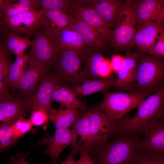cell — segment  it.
<instances>
[{
  "mask_svg": "<svg viewBox=\"0 0 164 164\" xmlns=\"http://www.w3.org/2000/svg\"><path fill=\"white\" fill-rule=\"evenodd\" d=\"M138 109L134 116L127 114L120 121L109 139L137 136L150 124L161 120L164 115V87L145 98Z\"/></svg>",
  "mask_w": 164,
  "mask_h": 164,
  "instance_id": "obj_1",
  "label": "cell"
},
{
  "mask_svg": "<svg viewBox=\"0 0 164 164\" xmlns=\"http://www.w3.org/2000/svg\"><path fill=\"white\" fill-rule=\"evenodd\" d=\"M111 142H96L88 152L97 164H131L140 141L137 136L117 137Z\"/></svg>",
  "mask_w": 164,
  "mask_h": 164,
  "instance_id": "obj_2",
  "label": "cell"
},
{
  "mask_svg": "<svg viewBox=\"0 0 164 164\" xmlns=\"http://www.w3.org/2000/svg\"><path fill=\"white\" fill-rule=\"evenodd\" d=\"M164 87V57L140 53L134 92L154 94Z\"/></svg>",
  "mask_w": 164,
  "mask_h": 164,
  "instance_id": "obj_3",
  "label": "cell"
},
{
  "mask_svg": "<svg viewBox=\"0 0 164 164\" xmlns=\"http://www.w3.org/2000/svg\"><path fill=\"white\" fill-rule=\"evenodd\" d=\"M149 96L137 92H105L102 101L93 107L111 119L120 121L130 111L138 108Z\"/></svg>",
  "mask_w": 164,
  "mask_h": 164,
  "instance_id": "obj_4",
  "label": "cell"
},
{
  "mask_svg": "<svg viewBox=\"0 0 164 164\" xmlns=\"http://www.w3.org/2000/svg\"><path fill=\"white\" fill-rule=\"evenodd\" d=\"M46 11H23L9 17H0L2 30L7 36L10 34L23 35L29 37L48 25Z\"/></svg>",
  "mask_w": 164,
  "mask_h": 164,
  "instance_id": "obj_5",
  "label": "cell"
},
{
  "mask_svg": "<svg viewBox=\"0 0 164 164\" xmlns=\"http://www.w3.org/2000/svg\"><path fill=\"white\" fill-rule=\"evenodd\" d=\"M53 64L52 73L62 86L68 87L79 84L89 80L82 72L81 57L72 50H66L56 54Z\"/></svg>",
  "mask_w": 164,
  "mask_h": 164,
  "instance_id": "obj_6",
  "label": "cell"
},
{
  "mask_svg": "<svg viewBox=\"0 0 164 164\" xmlns=\"http://www.w3.org/2000/svg\"><path fill=\"white\" fill-rule=\"evenodd\" d=\"M137 21L131 1L125 2L113 30L111 42L118 50H124L135 45L134 37Z\"/></svg>",
  "mask_w": 164,
  "mask_h": 164,
  "instance_id": "obj_7",
  "label": "cell"
},
{
  "mask_svg": "<svg viewBox=\"0 0 164 164\" xmlns=\"http://www.w3.org/2000/svg\"><path fill=\"white\" fill-rule=\"evenodd\" d=\"M69 10L94 29L106 43L111 42L113 30L92 7L82 1H72Z\"/></svg>",
  "mask_w": 164,
  "mask_h": 164,
  "instance_id": "obj_8",
  "label": "cell"
},
{
  "mask_svg": "<svg viewBox=\"0 0 164 164\" xmlns=\"http://www.w3.org/2000/svg\"><path fill=\"white\" fill-rule=\"evenodd\" d=\"M31 50L29 55L30 60L50 68L57 57L53 50L51 34L45 28L37 31L33 35Z\"/></svg>",
  "mask_w": 164,
  "mask_h": 164,
  "instance_id": "obj_9",
  "label": "cell"
},
{
  "mask_svg": "<svg viewBox=\"0 0 164 164\" xmlns=\"http://www.w3.org/2000/svg\"><path fill=\"white\" fill-rule=\"evenodd\" d=\"M90 131L95 143L108 141L120 121L114 120L93 107L87 112Z\"/></svg>",
  "mask_w": 164,
  "mask_h": 164,
  "instance_id": "obj_10",
  "label": "cell"
},
{
  "mask_svg": "<svg viewBox=\"0 0 164 164\" xmlns=\"http://www.w3.org/2000/svg\"><path fill=\"white\" fill-rule=\"evenodd\" d=\"M140 53L127 52L113 86L123 92H134L137 80V66Z\"/></svg>",
  "mask_w": 164,
  "mask_h": 164,
  "instance_id": "obj_11",
  "label": "cell"
},
{
  "mask_svg": "<svg viewBox=\"0 0 164 164\" xmlns=\"http://www.w3.org/2000/svg\"><path fill=\"white\" fill-rule=\"evenodd\" d=\"M30 66L23 74L15 91L18 97L26 98L31 96L37 88L38 84L49 73L50 68L30 60Z\"/></svg>",
  "mask_w": 164,
  "mask_h": 164,
  "instance_id": "obj_12",
  "label": "cell"
},
{
  "mask_svg": "<svg viewBox=\"0 0 164 164\" xmlns=\"http://www.w3.org/2000/svg\"><path fill=\"white\" fill-rule=\"evenodd\" d=\"M76 139V134L73 129L60 128L56 129L53 135L44 139L39 143L46 144L47 148L43 154L49 156L56 164L64 149L73 145Z\"/></svg>",
  "mask_w": 164,
  "mask_h": 164,
  "instance_id": "obj_13",
  "label": "cell"
},
{
  "mask_svg": "<svg viewBox=\"0 0 164 164\" xmlns=\"http://www.w3.org/2000/svg\"><path fill=\"white\" fill-rule=\"evenodd\" d=\"M59 84L57 78L52 73H48L42 79L35 94L24 98L25 101L32 110L33 108L44 107L48 109L51 107V101L56 86Z\"/></svg>",
  "mask_w": 164,
  "mask_h": 164,
  "instance_id": "obj_14",
  "label": "cell"
},
{
  "mask_svg": "<svg viewBox=\"0 0 164 164\" xmlns=\"http://www.w3.org/2000/svg\"><path fill=\"white\" fill-rule=\"evenodd\" d=\"M137 27L134 37L135 44L141 53L149 54L159 34L164 29V24L155 21L146 23Z\"/></svg>",
  "mask_w": 164,
  "mask_h": 164,
  "instance_id": "obj_15",
  "label": "cell"
},
{
  "mask_svg": "<svg viewBox=\"0 0 164 164\" xmlns=\"http://www.w3.org/2000/svg\"><path fill=\"white\" fill-rule=\"evenodd\" d=\"M53 49L56 54L69 50L81 56L88 47L81 36L72 29L51 36Z\"/></svg>",
  "mask_w": 164,
  "mask_h": 164,
  "instance_id": "obj_16",
  "label": "cell"
},
{
  "mask_svg": "<svg viewBox=\"0 0 164 164\" xmlns=\"http://www.w3.org/2000/svg\"><path fill=\"white\" fill-rule=\"evenodd\" d=\"M31 111L24 98L18 97L1 101L0 102V127L10 126L16 121L26 116Z\"/></svg>",
  "mask_w": 164,
  "mask_h": 164,
  "instance_id": "obj_17",
  "label": "cell"
},
{
  "mask_svg": "<svg viewBox=\"0 0 164 164\" xmlns=\"http://www.w3.org/2000/svg\"><path fill=\"white\" fill-rule=\"evenodd\" d=\"M144 138L139 142L138 151H164V121L160 120L150 124L145 129Z\"/></svg>",
  "mask_w": 164,
  "mask_h": 164,
  "instance_id": "obj_18",
  "label": "cell"
},
{
  "mask_svg": "<svg viewBox=\"0 0 164 164\" xmlns=\"http://www.w3.org/2000/svg\"><path fill=\"white\" fill-rule=\"evenodd\" d=\"M71 127L75 132L76 139L75 144L70 147L72 149L67 156H73L78 152L88 151L95 143L90 131L87 112L79 119Z\"/></svg>",
  "mask_w": 164,
  "mask_h": 164,
  "instance_id": "obj_19",
  "label": "cell"
},
{
  "mask_svg": "<svg viewBox=\"0 0 164 164\" xmlns=\"http://www.w3.org/2000/svg\"><path fill=\"white\" fill-rule=\"evenodd\" d=\"M137 21V27L143 24L156 21L164 5V0L131 1Z\"/></svg>",
  "mask_w": 164,
  "mask_h": 164,
  "instance_id": "obj_20",
  "label": "cell"
},
{
  "mask_svg": "<svg viewBox=\"0 0 164 164\" xmlns=\"http://www.w3.org/2000/svg\"><path fill=\"white\" fill-rule=\"evenodd\" d=\"M125 2L120 0H91L89 5L95 10L105 23L112 28L114 27Z\"/></svg>",
  "mask_w": 164,
  "mask_h": 164,
  "instance_id": "obj_21",
  "label": "cell"
},
{
  "mask_svg": "<svg viewBox=\"0 0 164 164\" xmlns=\"http://www.w3.org/2000/svg\"><path fill=\"white\" fill-rule=\"evenodd\" d=\"M48 112L49 118L56 129L69 128L85 114L83 111L62 104L57 110L51 106Z\"/></svg>",
  "mask_w": 164,
  "mask_h": 164,
  "instance_id": "obj_22",
  "label": "cell"
},
{
  "mask_svg": "<svg viewBox=\"0 0 164 164\" xmlns=\"http://www.w3.org/2000/svg\"><path fill=\"white\" fill-rule=\"evenodd\" d=\"M73 17L72 29L81 37L88 47L101 50L105 46V41L92 27L75 14L71 13Z\"/></svg>",
  "mask_w": 164,
  "mask_h": 164,
  "instance_id": "obj_23",
  "label": "cell"
},
{
  "mask_svg": "<svg viewBox=\"0 0 164 164\" xmlns=\"http://www.w3.org/2000/svg\"><path fill=\"white\" fill-rule=\"evenodd\" d=\"M46 11L48 25L45 28L51 36L72 29L74 20L71 13L63 10Z\"/></svg>",
  "mask_w": 164,
  "mask_h": 164,
  "instance_id": "obj_24",
  "label": "cell"
},
{
  "mask_svg": "<svg viewBox=\"0 0 164 164\" xmlns=\"http://www.w3.org/2000/svg\"><path fill=\"white\" fill-rule=\"evenodd\" d=\"M101 50L88 47L81 56L83 74L88 80L101 79L99 65L104 57Z\"/></svg>",
  "mask_w": 164,
  "mask_h": 164,
  "instance_id": "obj_25",
  "label": "cell"
},
{
  "mask_svg": "<svg viewBox=\"0 0 164 164\" xmlns=\"http://www.w3.org/2000/svg\"><path fill=\"white\" fill-rule=\"evenodd\" d=\"M116 79L111 76L107 78L90 80L69 88L79 98H81L95 93L104 91L113 87Z\"/></svg>",
  "mask_w": 164,
  "mask_h": 164,
  "instance_id": "obj_26",
  "label": "cell"
},
{
  "mask_svg": "<svg viewBox=\"0 0 164 164\" xmlns=\"http://www.w3.org/2000/svg\"><path fill=\"white\" fill-rule=\"evenodd\" d=\"M52 100L66 106L84 111L87 106L84 101L80 100L78 96L69 87L57 84L53 93Z\"/></svg>",
  "mask_w": 164,
  "mask_h": 164,
  "instance_id": "obj_27",
  "label": "cell"
},
{
  "mask_svg": "<svg viewBox=\"0 0 164 164\" xmlns=\"http://www.w3.org/2000/svg\"><path fill=\"white\" fill-rule=\"evenodd\" d=\"M0 17H9L23 11L36 10L39 3L37 0H20L14 3L11 0H0Z\"/></svg>",
  "mask_w": 164,
  "mask_h": 164,
  "instance_id": "obj_28",
  "label": "cell"
},
{
  "mask_svg": "<svg viewBox=\"0 0 164 164\" xmlns=\"http://www.w3.org/2000/svg\"><path fill=\"white\" fill-rule=\"evenodd\" d=\"M29 56L23 54L16 56L14 62L10 67L5 81L11 89L15 90L23 73V68L29 59Z\"/></svg>",
  "mask_w": 164,
  "mask_h": 164,
  "instance_id": "obj_29",
  "label": "cell"
},
{
  "mask_svg": "<svg viewBox=\"0 0 164 164\" xmlns=\"http://www.w3.org/2000/svg\"><path fill=\"white\" fill-rule=\"evenodd\" d=\"M131 164H164V151H138Z\"/></svg>",
  "mask_w": 164,
  "mask_h": 164,
  "instance_id": "obj_30",
  "label": "cell"
},
{
  "mask_svg": "<svg viewBox=\"0 0 164 164\" xmlns=\"http://www.w3.org/2000/svg\"><path fill=\"white\" fill-rule=\"evenodd\" d=\"M11 53L3 43L0 45V81L4 80L7 77L12 63Z\"/></svg>",
  "mask_w": 164,
  "mask_h": 164,
  "instance_id": "obj_31",
  "label": "cell"
},
{
  "mask_svg": "<svg viewBox=\"0 0 164 164\" xmlns=\"http://www.w3.org/2000/svg\"><path fill=\"white\" fill-rule=\"evenodd\" d=\"M33 126L30 119L20 118L10 126L13 138L17 140L29 131Z\"/></svg>",
  "mask_w": 164,
  "mask_h": 164,
  "instance_id": "obj_32",
  "label": "cell"
},
{
  "mask_svg": "<svg viewBox=\"0 0 164 164\" xmlns=\"http://www.w3.org/2000/svg\"><path fill=\"white\" fill-rule=\"evenodd\" d=\"M49 119L48 109L42 107L32 108L29 119L33 126L42 125L47 122Z\"/></svg>",
  "mask_w": 164,
  "mask_h": 164,
  "instance_id": "obj_33",
  "label": "cell"
},
{
  "mask_svg": "<svg viewBox=\"0 0 164 164\" xmlns=\"http://www.w3.org/2000/svg\"><path fill=\"white\" fill-rule=\"evenodd\" d=\"M72 1L68 0H39L40 6L46 11L69 10Z\"/></svg>",
  "mask_w": 164,
  "mask_h": 164,
  "instance_id": "obj_34",
  "label": "cell"
},
{
  "mask_svg": "<svg viewBox=\"0 0 164 164\" xmlns=\"http://www.w3.org/2000/svg\"><path fill=\"white\" fill-rule=\"evenodd\" d=\"M0 141L1 150L7 148L16 141L13 137L10 126H4L0 127Z\"/></svg>",
  "mask_w": 164,
  "mask_h": 164,
  "instance_id": "obj_35",
  "label": "cell"
},
{
  "mask_svg": "<svg viewBox=\"0 0 164 164\" xmlns=\"http://www.w3.org/2000/svg\"><path fill=\"white\" fill-rule=\"evenodd\" d=\"M149 54L153 56L164 57V29L159 34L154 47Z\"/></svg>",
  "mask_w": 164,
  "mask_h": 164,
  "instance_id": "obj_36",
  "label": "cell"
},
{
  "mask_svg": "<svg viewBox=\"0 0 164 164\" xmlns=\"http://www.w3.org/2000/svg\"><path fill=\"white\" fill-rule=\"evenodd\" d=\"M6 41L3 43L11 53L14 49L24 39L20 35L16 34H10L7 36Z\"/></svg>",
  "mask_w": 164,
  "mask_h": 164,
  "instance_id": "obj_37",
  "label": "cell"
},
{
  "mask_svg": "<svg viewBox=\"0 0 164 164\" xmlns=\"http://www.w3.org/2000/svg\"><path fill=\"white\" fill-rule=\"evenodd\" d=\"M99 69L101 78H107L112 76L113 71L110 61L104 57L100 63Z\"/></svg>",
  "mask_w": 164,
  "mask_h": 164,
  "instance_id": "obj_38",
  "label": "cell"
},
{
  "mask_svg": "<svg viewBox=\"0 0 164 164\" xmlns=\"http://www.w3.org/2000/svg\"><path fill=\"white\" fill-rule=\"evenodd\" d=\"M31 42L28 37L25 36L24 39L14 49L12 53H14L16 56L24 54L27 49L31 46Z\"/></svg>",
  "mask_w": 164,
  "mask_h": 164,
  "instance_id": "obj_39",
  "label": "cell"
},
{
  "mask_svg": "<svg viewBox=\"0 0 164 164\" xmlns=\"http://www.w3.org/2000/svg\"><path fill=\"white\" fill-rule=\"evenodd\" d=\"M124 57L119 55H113L110 61L113 71L117 74L120 70L122 65Z\"/></svg>",
  "mask_w": 164,
  "mask_h": 164,
  "instance_id": "obj_40",
  "label": "cell"
},
{
  "mask_svg": "<svg viewBox=\"0 0 164 164\" xmlns=\"http://www.w3.org/2000/svg\"><path fill=\"white\" fill-rule=\"evenodd\" d=\"M4 80L0 81V100L1 101L10 99L13 97L10 89Z\"/></svg>",
  "mask_w": 164,
  "mask_h": 164,
  "instance_id": "obj_41",
  "label": "cell"
},
{
  "mask_svg": "<svg viewBox=\"0 0 164 164\" xmlns=\"http://www.w3.org/2000/svg\"><path fill=\"white\" fill-rule=\"evenodd\" d=\"M80 157L77 162V164H96L94 160L91 158L88 151H83L80 152Z\"/></svg>",
  "mask_w": 164,
  "mask_h": 164,
  "instance_id": "obj_42",
  "label": "cell"
},
{
  "mask_svg": "<svg viewBox=\"0 0 164 164\" xmlns=\"http://www.w3.org/2000/svg\"><path fill=\"white\" fill-rule=\"evenodd\" d=\"M27 154L25 155L22 153L17 155V156H14L10 160L9 164H23V162L27 155Z\"/></svg>",
  "mask_w": 164,
  "mask_h": 164,
  "instance_id": "obj_43",
  "label": "cell"
},
{
  "mask_svg": "<svg viewBox=\"0 0 164 164\" xmlns=\"http://www.w3.org/2000/svg\"><path fill=\"white\" fill-rule=\"evenodd\" d=\"M156 21L161 23L164 24V5L159 14Z\"/></svg>",
  "mask_w": 164,
  "mask_h": 164,
  "instance_id": "obj_44",
  "label": "cell"
},
{
  "mask_svg": "<svg viewBox=\"0 0 164 164\" xmlns=\"http://www.w3.org/2000/svg\"><path fill=\"white\" fill-rule=\"evenodd\" d=\"M61 164H77L74 160L73 156H67L66 160L63 162Z\"/></svg>",
  "mask_w": 164,
  "mask_h": 164,
  "instance_id": "obj_45",
  "label": "cell"
},
{
  "mask_svg": "<svg viewBox=\"0 0 164 164\" xmlns=\"http://www.w3.org/2000/svg\"><path fill=\"white\" fill-rule=\"evenodd\" d=\"M23 164H31L26 161L25 160H24Z\"/></svg>",
  "mask_w": 164,
  "mask_h": 164,
  "instance_id": "obj_46",
  "label": "cell"
},
{
  "mask_svg": "<svg viewBox=\"0 0 164 164\" xmlns=\"http://www.w3.org/2000/svg\"><path fill=\"white\" fill-rule=\"evenodd\" d=\"M162 120L164 121V115L163 116L162 118V120Z\"/></svg>",
  "mask_w": 164,
  "mask_h": 164,
  "instance_id": "obj_47",
  "label": "cell"
}]
</instances>
